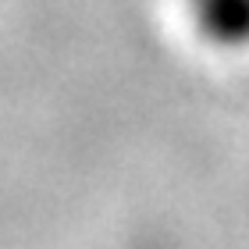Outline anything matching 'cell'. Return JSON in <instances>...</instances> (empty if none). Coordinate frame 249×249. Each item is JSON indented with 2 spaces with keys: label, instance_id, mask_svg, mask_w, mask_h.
Returning a JSON list of instances; mask_svg holds the SVG:
<instances>
[{
  "label": "cell",
  "instance_id": "1",
  "mask_svg": "<svg viewBox=\"0 0 249 249\" xmlns=\"http://www.w3.org/2000/svg\"><path fill=\"white\" fill-rule=\"evenodd\" d=\"M192 32L221 53L249 50V0H178Z\"/></svg>",
  "mask_w": 249,
  "mask_h": 249
}]
</instances>
